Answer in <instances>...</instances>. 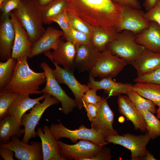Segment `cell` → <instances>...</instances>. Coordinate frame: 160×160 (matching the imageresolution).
Segmentation results:
<instances>
[{
  "instance_id": "5",
  "label": "cell",
  "mask_w": 160,
  "mask_h": 160,
  "mask_svg": "<svg viewBox=\"0 0 160 160\" xmlns=\"http://www.w3.org/2000/svg\"><path fill=\"white\" fill-rule=\"evenodd\" d=\"M59 123H52L50 129L57 140L65 137L70 139L73 143H76L78 140H88L102 146L105 147L108 144L105 138L92 128L86 127L81 124L78 129H69L58 120Z\"/></svg>"
},
{
  "instance_id": "6",
  "label": "cell",
  "mask_w": 160,
  "mask_h": 160,
  "mask_svg": "<svg viewBox=\"0 0 160 160\" xmlns=\"http://www.w3.org/2000/svg\"><path fill=\"white\" fill-rule=\"evenodd\" d=\"M40 67L45 73L46 79L44 87L41 90L42 93L49 94L58 100L61 103V110L64 114L67 115L72 112L77 107L76 101L60 85L54 76L53 70L45 62L42 63Z\"/></svg>"
},
{
  "instance_id": "3",
  "label": "cell",
  "mask_w": 160,
  "mask_h": 160,
  "mask_svg": "<svg viewBox=\"0 0 160 160\" xmlns=\"http://www.w3.org/2000/svg\"><path fill=\"white\" fill-rule=\"evenodd\" d=\"M12 12L28 33L32 43L41 38L46 30L41 8L32 0H21L18 7Z\"/></svg>"
},
{
  "instance_id": "15",
  "label": "cell",
  "mask_w": 160,
  "mask_h": 160,
  "mask_svg": "<svg viewBox=\"0 0 160 160\" xmlns=\"http://www.w3.org/2000/svg\"><path fill=\"white\" fill-rule=\"evenodd\" d=\"M76 53V48L74 44L60 38L54 51L51 52L48 51L44 54L52 61L62 65L65 69L73 71L75 68L74 59Z\"/></svg>"
},
{
  "instance_id": "36",
  "label": "cell",
  "mask_w": 160,
  "mask_h": 160,
  "mask_svg": "<svg viewBox=\"0 0 160 160\" xmlns=\"http://www.w3.org/2000/svg\"><path fill=\"white\" fill-rule=\"evenodd\" d=\"M134 81L136 83H151L160 86V66L148 73L137 76Z\"/></svg>"
},
{
  "instance_id": "45",
  "label": "cell",
  "mask_w": 160,
  "mask_h": 160,
  "mask_svg": "<svg viewBox=\"0 0 160 160\" xmlns=\"http://www.w3.org/2000/svg\"><path fill=\"white\" fill-rule=\"evenodd\" d=\"M41 9L48 5L56 0H32Z\"/></svg>"
},
{
  "instance_id": "29",
  "label": "cell",
  "mask_w": 160,
  "mask_h": 160,
  "mask_svg": "<svg viewBox=\"0 0 160 160\" xmlns=\"http://www.w3.org/2000/svg\"><path fill=\"white\" fill-rule=\"evenodd\" d=\"M68 5L67 0H56L41 8V16L43 23L45 24L51 23L52 19L67 11Z\"/></svg>"
},
{
  "instance_id": "28",
  "label": "cell",
  "mask_w": 160,
  "mask_h": 160,
  "mask_svg": "<svg viewBox=\"0 0 160 160\" xmlns=\"http://www.w3.org/2000/svg\"><path fill=\"white\" fill-rule=\"evenodd\" d=\"M133 90L156 105L160 104V85L151 83L137 82L133 85Z\"/></svg>"
},
{
  "instance_id": "7",
  "label": "cell",
  "mask_w": 160,
  "mask_h": 160,
  "mask_svg": "<svg viewBox=\"0 0 160 160\" xmlns=\"http://www.w3.org/2000/svg\"><path fill=\"white\" fill-rule=\"evenodd\" d=\"M107 143L121 145L131 152V160H139L146 153V146L151 139L148 132L139 135L127 133L122 135L108 136L105 138Z\"/></svg>"
},
{
  "instance_id": "9",
  "label": "cell",
  "mask_w": 160,
  "mask_h": 160,
  "mask_svg": "<svg viewBox=\"0 0 160 160\" xmlns=\"http://www.w3.org/2000/svg\"><path fill=\"white\" fill-rule=\"evenodd\" d=\"M60 153L65 160H89L97 155L104 147L91 141L81 140L73 145L58 141Z\"/></svg>"
},
{
  "instance_id": "1",
  "label": "cell",
  "mask_w": 160,
  "mask_h": 160,
  "mask_svg": "<svg viewBox=\"0 0 160 160\" xmlns=\"http://www.w3.org/2000/svg\"><path fill=\"white\" fill-rule=\"evenodd\" d=\"M67 12L92 27L118 32L122 6L113 0H67Z\"/></svg>"
},
{
  "instance_id": "26",
  "label": "cell",
  "mask_w": 160,
  "mask_h": 160,
  "mask_svg": "<svg viewBox=\"0 0 160 160\" xmlns=\"http://www.w3.org/2000/svg\"><path fill=\"white\" fill-rule=\"evenodd\" d=\"M15 117L7 114L0 121L1 144L8 143L12 136L19 138L24 134V128L22 129Z\"/></svg>"
},
{
  "instance_id": "14",
  "label": "cell",
  "mask_w": 160,
  "mask_h": 160,
  "mask_svg": "<svg viewBox=\"0 0 160 160\" xmlns=\"http://www.w3.org/2000/svg\"><path fill=\"white\" fill-rule=\"evenodd\" d=\"M114 114L110 108L107 100L104 98L98 103L96 117L91 122V128L105 138L119 135L113 127Z\"/></svg>"
},
{
  "instance_id": "46",
  "label": "cell",
  "mask_w": 160,
  "mask_h": 160,
  "mask_svg": "<svg viewBox=\"0 0 160 160\" xmlns=\"http://www.w3.org/2000/svg\"><path fill=\"white\" fill-rule=\"evenodd\" d=\"M158 0H145L143 6L147 10L152 8L155 5Z\"/></svg>"
},
{
  "instance_id": "20",
  "label": "cell",
  "mask_w": 160,
  "mask_h": 160,
  "mask_svg": "<svg viewBox=\"0 0 160 160\" xmlns=\"http://www.w3.org/2000/svg\"><path fill=\"white\" fill-rule=\"evenodd\" d=\"M117 104L119 113L132 122L135 130H140L143 132L146 131V124L143 116L128 96L119 95Z\"/></svg>"
},
{
  "instance_id": "39",
  "label": "cell",
  "mask_w": 160,
  "mask_h": 160,
  "mask_svg": "<svg viewBox=\"0 0 160 160\" xmlns=\"http://www.w3.org/2000/svg\"><path fill=\"white\" fill-rule=\"evenodd\" d=\"M52 21L55 22L59 25L63 33V35L70 30L71 24L68 18L67 11L52 19Z\"/></svg>"
},
{
  "instance_id": "41",
  "label": "cell",
  "mask_w": 160,
  "mask_h": 160,
  "mask_svg": "<svg viewBox=\"0 0 160 160\" xmlns=\"http://www.w3.org/2000/svg\"><path fill=\"white\" fill-rule=\"evenodd\" d=\"M98 103L97 104L83 103V107L87 112V117L90 121L94 119L97 116Z\"/></svg>"
},
{
  "instance_id": "47",
  "label": "cell",
  "mask_w": 160,
  "mask_h": 160,
  "mask_svg": "<svg viewBox=\"0 0 160 160\" xmlns=\"http://www.w3.org/2000/svg\"><path fill=\"white\" fill-rule=\"evenodd\" d=\"M141 159L145 160H156L153 156L148 151H147L145 156Z\"/></svg>"
},
{
  "instance_id": "34",
  "label": "cell",
  "mask_w": 160,
  "mask_h": 160,
  "mask_svg": "<svg viewBox=\"0 0 160 160\" xmlns=\"http://www.w3.org/2000/svg\"><path fill=\"white\" fill-rule=\"evenodd\" d=\"M63 36L66 40L72 42L76 46L92 44L91 37L84 33L75 30L71 25L69 31Z\"/></svg>"
},
{
  "instance_id": "18",
  "label": "cell",
  "mask_w": 160,
  "mask_h": 160,
  "mask_svg": "<svg viewBox=\"0 0 160 160\" xmlns=\"http://www.w3.org/2000/svg\"><path fill=\"white\" fill-rule=\"evenodd\" d=\"M36 133L41 141L43 160H65L60 153L58 140L48 126L44 125L42 128L38 127Z\"/></svg>"
},
{
  "instance_id": "10",
  "label": "cell",
  "mask_w": 160,
  "mask_h": 160,
  "mask_svg": "<svg viewBox=\"0 0 160 160\" xmlns=\"http://www.w3.org/2000/svg\"><path fill=\"white\" fill-rule=\"evenodd\" d=\"M128 63L125 60L105 50L101 52L95 65L89 71V75L93 77L113 78L116 76Z\"/></svg>"
},
{
  "instance_id": "16",
  "label": "cell",
  "mask_w": 160,
  "mask_h": 160,
  "mask_svg": "<svg viewBox=\"0 0 160 160\" xmlns=\"http://www.w3.org/2000/svg\"><path fill=\"white\" fill-rule=\"evenodd\" d=\"M9 16L15 31L12 57L17 59L24 57L28 58L32 44L29 40V35L12 12Z\"/></svg>"
},
{
  "instance_id": "44",
  "label": "cell",
  "mask_w": 160,
  "mask_h": 160,
  "mask_svg": "<svg viewBox=\"0 0 160 160\" xmlns=\"http://www.w3.org/2000/svg\"><path fill=\"white\" fill-rule=\"evenodd\" d=\"M0 154L4 160H14L15 152L12 150L7 148L0 147Z\"/></svg>"
},
{
  "instance_id": "40",
  "label": "cell",
  "mask_w": 160,
  "mask_h": 160,
  "mask_svg": "<svg viewBox=\"0 0 160 160\" xmlns=\"http://www.w3.org/2000/svg\"><path fill=\"white\" fill-rule=\"evenodd\" d=\"M97 90L95 89H89L84 95L82 100L83 103L97 104L103 99V98L97 95L96 94Z\"/></svg>"
},
{
  "instance_id": "2",
  "label": "cell",
  "mask_w": 160,
  "mask_h": 160,
  "mask_svg": "<svg viewBox=\"0 0 160 160\" xmlns=\"http://www.w3.org/2000/svg\"><path fill=\"white\" fill-rule=\"evenodd\" d=\"M28 57L17 59L12 79L5 89L13 92L30 95L41 94L40 86L46 82L44 71L37 73L31 70L27 61Z\"/></svg>"
},
{
  "instance_id": "27",
  "label": "cell",
  "mask_w": 160,
  "mask_h": 160,
  "mask_svg": "<svg viewBox=\"0 0 160 160\" xmlns=\"http://www.w3.org/2000/svg\"><path fill=\"white\" fill-rule=\"evenodd\" d=\"M92 44L101 52L106 50L108 44L116 38L119 33L96 27H92Z\"/></svg>"
},
{
  "instance_id": "42",
  "label": "cell",
  "mask_w": 160,
  "mask_h": 160,
  "mask_svg": "<svg viewBox=\"0 0 160 160\" xmlns=\"http://www.w3.org/2000/svg\"><path fill=\"white\" fill-rule=\"evenodd\" d=\"M111 157V150L105 146L97 155L89 160H110Z\"/></svg>"
},
{
  "instance_id": "32",
  "label": "cell",
  "mask_w": 160,
  "mask_h": 160,
  "mask_svg": "<svg viewBox=\"0 0 160 160\" xmlns=\"http://www.w3.org/2000/svg\"><path fill=\"white\" fill-rule=\"evenodd\" d=\"M146 124V131L151 139L153 140L160 137V119L154 114L149 111L140 112Z\"/></svg>"
},
{
  "instance_id": "21",
  "label": "cell",
  "mask_w": 160,
  "mask_h": 160,
  "mask_svg": "<svg viewBox=\"0 0 160 160\" xmlns=\"http://www.w3.org/2000/svg\"><path fill=\"white\" fill-rule=\"evenodd\" d=\"M63 33L52 27L47 28L41 38L32 43L30 55L28 58H32L51 49L55 50Z\"/></svg>"
},
{
  "instance_id": "38",
  "label": "cell",
  "mask_w": 160,
  "mask_h": 160,
  "mask_svg": "<svg viewBox=\"0 0 160 160\" xmlns=\"http://www.w3.org/2000/svg\"><path fill=\"white\" fill-rule=\"evenodd\" d=\"M21 0H5L0 5L1 16L9 15L13 10L17 9Z\"/></svg>"
},
{
  "instance_id": "12",
  "label": "cell",
  "mask_w": 160,
  "mask_h": 160,
  "mask_svg": "<svg viewBox=\"0 0 160 160\" xmlns=\"http://www.w3.org/2000/svg\"><path fill=\"white\" fill-rule=\"evenodd\" d=\"M0 147L13 151L15 157L18 160H43L41 143L40 142H31L29 145L20 140L17 137L12 136L8 143L1 144Z\"/></svg>"
},
{
  "instance_id": "17",
  "label": "cell",
  "mask_w": 160,
  "mask_h": 160,
  "mask_svg": "<svg viewBox=\"0 0 160 160\" xmlns=\"http://www.w3.org/2000/svg\"><path fill=\"white\" fill-rule=\"evenodd\" d=\"M9 15L1 16L0 24V59L4 61L12 57L15 38V29Z\"/></svg>"
},
{
  "instance_id": "43",
  "label": "cell",
  "mask_w": 160,
  "mask_h": 160,
  "mask_svg": "<svg viewBox=\"0 0 160 160\" xmlns=\"http://www.w3.org/2000/svg\"><path fill=\"white\" fill-rule=\"evenodd\" d=\"M113 2L122 6H126L132 8L140 9L141 6L138 0H113Z\"/></svg>"
},
{
  "instance_id": "30",
  "label": "cell",
  "mask_w": 160,
  "mask_h": 160,
  "mask_svg": "<svg viewBox=\"0 0 160 160\" xmlns=\"http://www.w3.org/2000/svg\"><path fill=\"white\" fill-rule=\"evenodd\" d=\"M17 59L11 57L0 62V90L5 89L11 80L14 73Z\"/></svg>"
},
{
  "instance_id": "24",
  "label": "cell",
  "mask_w": 160,
  "mask_h": 160,
  "mask_svg": "<svg viewBox=\"0 0 160 160\" xmlns=\"http://www.w3.org/2000/svg\"><path fill=\"white\" fill-rule=\"evenodd\" d=\"M46 95V93H44L38 97L31 98L29 95L19 94L9 108L7 114L14 116L21 126V119L23 115L36 104L40 103V101L44 99Z\"/></svg>"
},
{
  "instance_id": "23",
  "label": "cell",
  "mask_w": 160,
  "mask_h": 160,
  "mask_svg": "<svg viewBox=\"0 0 160 160\" xmlns=\"http://www.w3.org/2000/svg\"><path fill=\"white\" fill-rule=\"evenodd\" d=\"M136 42L147 50L160 53V26L150 22L149 27L135 35Z\"/></svg>"
},
{
  "instance_id": "13",
  "label": "cell",
  "mask_w": 160,
  "mask_h": 160,
  "mask_svg": "<svg viewBox=\"0 0 160 160\" xmlns=\"http://www.w3.org/2000/svg\"><path fill=\"white\" fill-rule=\"evenodd\" d=\"M55 69L53 73L59 83L67 85L73 94L77 107L79 110L83 107L82 97L86 92L90 88L87 85L83 84L79 82L74 76L73 71L60 67L52 61Z\"/></svg>"
},
{
  "instance_id": "19",
  "label": "cell",
  "mask_w": 160,
  "mask_h": 160,
  "mask_svg": "<svg viewBox=\"0 0 160 160\" xmlns=\"http://www.w3.org/2000/svg\"><path fill=\"white\" fill-rule=\"evenodd\" d=\"M76 48L75 68L81 72L89 71L95 65L101 52L92 44L76 46Z\"/></svg>"
},
{
  "instance_id": "31",
  "label": "cell",
  "mask_w": 160,
  "mask_h": 160,
  "mask_svg": "<svg viewBox=\"0 0 160 160\" xmlns=\"http://www.w3.org/2000/svg\"><path fill=\"white\" fill-rule=\"evenodd\" d=\"M127 96L140 112L149 111L153 114L156 113V105L151 101L140 95L135 90L131 91Z\"/></svg>"
},
{
  "instance_id": "37",
  "label": "cell",
  "mask_w": 160,
  "mask_h": 160,
  "mask_svg": "<svg viewBox=\"0 0 160 160\" xmlns=\"http://www.w3.org/2000/svg\"><path fill=\"white\" fill-rule=\"evenodd\" d=\"M144 16L148 21L154 22L160 26V0H158L152 8L145 13Z\"/></svg>"
},
{
  "instance_id": "33",
  "label": "cell",
  "mask_w": 160,
  "mask_h": 160,
  "mask_svg": "<svg viewBox=\"0 0 160 160\" xmlns=\"http://www.w3.org/2000/svg\"><path fill=\"white\" fill-rule=\"evenodd\" d=\"M19 94L5 89L0 90V119L8 113V110Z\"/></svg>"
},
{
  "instance_id": "25",
  "label": "cell",
  "mask_w": 160,
  "mask_h": 160,
  "mask_svg": "<svg viewBox=\"0 0 160 160\" xmlns=\"http://www.w3.org/2000/svg\"><path fill=\"white\" fill-rule=\"evenodd\" d=\"M130 64L136 70L137 76H142L160 66V53L146 50Z\"/></svg>"
},
{
  "instance_id": "35",
  "label": "cell",
  "mask_w": 160,
  "mask_h": 160,
  "mask_svg": "<svg viewBox=\"0 0 160 160\" xmlns=\"http://www.w3.org/2000/svg\"><path fill=\"white\" fill-rule=\"evenodd\" d=\"M67 14L69 22L73 28L76 31L84 33L92 38V27L67 12Z\"/></svg>"
},
{
  "instance_id": "4",
  "label": "cell",
  "mask_w": 160,
  "mask_h": 160,
  "mask_svg": "<svg viewBox=\"0 0 160 160\" xmlns=\"http://www.w3.org/2000/svg\"><path fill=\"white\" fill-rule=\"evenodd\" d=\"M106 50L128 63L133 61L146 49L136 41L135 35L124 30L118 33L116 38L107 45Z\"/></svg>"
},
{
  "instance_id": "48",
  "label": "cell",
  "mask_w": 160,
  "mask_h": 160,
  "mask_svg": "<svg viewBox=\"0 0 160 160\" xmlns=\"http://www.w3.org/2000/svg\"><path fill=\"white\" fill-rule=\"evenodd\" d=\"M158 108L156 110V117L159 119H160V104L157 105Z\"/></svg>"
},
{
  "instance_id": "11",
  "label": "cell",
  "mask_w": 160,
  "mask_h": 160,
  "mask_svg": "<svg viewBox=\"0 0 160 160\" xmlns=\"http://www.w3.org/2000/svg\"><path fill=\"white\" fill-rule=\"evenodd\" d=\"M144 13L140 9L122 6L118 32L127 30L136 35L147 28L150 22L145 18Z\"/></svg>"
},
{
  "instance_id": "8",
  "label": "cell",
  "mask_w": 160,
  "mask_h": 160,
  "mask_svg": "<svg viewBox=\"0 0 160 160\" xmlns=\"http://www.w3.org/2000/svg\"><path fill=\"white\" fill-rule=\"evenodd\" d=\"M59 101L50 95L46 93L42 103L36 104L28 113H25L22 117L21 124L24 127L25 133L22 141L28 143L32 138L36 135L35 129L41 116L47 109L50 106L59 103Z\"/></svg>"
},
{
  "instance_id": "22",
  "label": "cell",
  "mask_w": 160,
  "mask_h": 160,
  "mask_svg": "<svg viewBox=\"0 0 160 160\" xmlns=\"http://www.w3.org/2000/svg\"><path fill=\"white\" fill-rule=\"evenodd\" d=\"M93 77L89 75V81L87 84L89 88L97 90L103 89L110 95L116 96L121 94L127 95L129 92L133 90V85L115 81L111 77L102 78L99 81H95Z\"/></svg>"
},
{
  "instance_id": "49",
  "label": "cell",
  "mask_w": 160,
  "mask_h": 160,
  "mask_svg": "<svg viewBox=\"0 0 160 160\" xmlns=\"http://www.w3.org/2000/svg\"><path fill=\"white\" fill-rule=\"evenodd\" d=\"M5 0H0V5Z\"/></svg>"
}]
</instances>
